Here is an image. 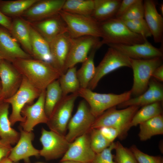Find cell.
<instances>
[{"instance_id":"6da1fadb","label":"cell","mask_w":163,"mask_h":163,"mask_svg":"<svg viewBox=\"0 0 163 163\" xmlns=\"http://www.w3.org/2000/svg\"><path fill=\"white\" fill-rule=\"evenodd\" d=\"M11 63L22 76L42 91L60 75L51 63L33 58L17 59Z\"/></svg>"},{"instance_id":"7a4b0ae2","label":"cell","mask_w":163,"mask_h":163,"mask_svg":"<svg viewBox=\"0 0 163 163\" xmlns=\"http://www.w3.org/2000/svg\"><path fill=\"white\" fill-rule=\"evenodd\" d=\"M99 23L103 45H132L143 43L147 39L132 32L119 18L114 17Z\"/></svg>"},{"instance_id":"3957f363","label":"cell","mask_w":163,"mask_h":163,"mask_svg":"<svg viewBox=\"0 0 163 163\" xmlns=\"http://www.w3.org/2000/svg\"><path fill=\"white\" fill-rule=\"evenodd\" d=\"M139 108L136 106L120 110L117 109L116 106L111 108L96 118L91 128L99 129L103 126L114 128L119 132V138L123 139L130 129L131 120Z\"/></svg>"},{"instance_id":"277c9868","label":"cell","mask_w":163,"mask_h":163,"mask_svg":"<svg viewBox=\"0 0 163 163\" xmlns=\"http://www.w3.org/2000/svg\"><path fill=\"white\" fill-rule=\"evenodd\" d=\"M77 93L87 103L91 112L96 118L107 110L129 100L132 95L130 90L120 94H101L88 88H80Z\"/></svg>"},{"instance_id":"5b68a950","label":"cell","mask_w":163,"mask_h":163,"mask_svg":"<svg viewBox=\"0 0 163 163\" xmlns=\"http://www.w3.org/2000/svg\"><path fill=\"white\" fill-rule=\"evenodd\" d=\"M41 92L22 76L21 83L17 91L12 96L3 100L11 106L12 112L9 117L11 126L17 122L24 121L25 118L21 114L22 109L26 105L31 104L38 98Z\"/></svg>"},{"instance_id":"8992f818","label":"cell","mask_w":163,"mask_h":163,"mask_svg":"<svg viewBox=\"0 0 163 163\" xmlns=\"http://www.w3.org/2000/svg\"><path fill=\"white\" fill-rule=\"evenodd\" d=\"M129 59L133 76V84L130 91L131 95L136 97L147 90L153 72L163 64V57L145 59Z\"/></svg>"},{"instance_id":"52a82bcc","label":"cell","mask_w":163,"mask_h":163,"mask_svg":"<svg viewBox=\"0 0 163 163\" xmlns=\"http://www.w3.org/2000/svg\"><path fill=\"white\" fill-rule=\"evenodd\" d=\"M59 14L65 22L68 33L72 38L86 36L102 38L99 23L91 16L73 14L62 10Z\"/></svg>"},{"instance_id":"ba28073f","label":"cell","mask_w":163,"mask_h":163,"mask_svg":"<svg viewBox=\"0 0 163 163\" xmlns=\"http://www.w3.org/2000/svg\"><path fill=\"white\" fill-rule=\"evenodd\" d=\"M77 92L62 97L54 107L46 124L50 130L65 136Z\"/></svg>"},{"instance_id":"9c48e42d","label":"cell","mask_w":163,"mask_h":163,"mask_svg":"<svg viewBox=\"0 0 163 163\" xmlns=\"http://www.w3.org/2000/svg\"><path fill=\"white\" fill-rule=\"evenodd\" d=\"M96 118L86 102L84 100L81 101L68 123V132L65 136L67 140L72 142L78 137L89 133Z\"/></svg>"},{"instance_id":"30bf717a","label":"cell","mask_w":163,"mask_h":163,"mask_svg":"<svg viewBox=\"0 0 163 163\" xmlns=\"http://www.w3.org/2000/svg\"><path fill=\"white\" fill-rule=\"evenodd\" d=\"M124 67L131 68L129 58L114 48L109 47L103 59L96 67L95 75L87 88L92 91L103 77Z\"/></svg>"},{"instance_id":"8fae6325","label":"cell","mask_w":163,"mask_h":163,"mask_svg":"<svg viewBox=\"0 0 163 163\" xmlns=\"http://www.w3.org/2000/svg\"><path fill=\"white\" fill-rule=\"evenodd\" d=\"M40 141L42 145L40 150V156L46 160H51L62 158L68 149L71 143L65 136L53 131L41 129Z\"/></svg>"},{"instance_id":"7c38bea8","label":"cell","mask_w":163,"mask_h":163,"mask_svg":"<svg viewBox=\"0 0 163 163\" xmlns=\"http://www.w3.org/2000/svg\"><path fill=\"white\" fill-rule=\"evenodd\" d=\"M100 38L91 36L72 38L65 64V73L68 69L85 61L88 57L89 52L100 43Z\"/></svg>"},{"instance_id":"4fadbf2b","label":"cell","mask_w":163,"mask_h":163,"mask_svg":"<svg viewBox=\"0 0 163 163\" xmlns=\"http://www.w3.org/2000/svg\"><path fill=\"white\" fill-rule=\"evenodd\" d=\"M46 90L41 92L36 102L32 104L26 105L22 109L21 114L25 118L24 122L21 123V127L24 130L32 131L37 125L46 124L48 117L45 109Z\"/></svg>"},{"instance_id":"5bb4252c","label":"cell","mask_w":163,"mask_h":163,"mask_svg":"<svg viewBox=\"0 0 163 163\" xmlns=\"http://www.w3.org/2000/svg\"><path fill=\"white\" fill-rule=\"evenodd\" d=\"M65 0H38L22 14L28 22L40 21L59 14Z\"/></svg>"},{"instance_id":"9a60e30c","label":"cell","mask_w":163,"mask_h":163,"mask_svg":"<svg viewBox=\"0 0 163 163\" xmlns=\"http://www.w3.org/2000/svg\"><path fill=\"white\" fill-rule=\"evenodd\" d=\"M95 154L91 147L88 133L78 137L71 142L60 161L70 160L82 163H90Z\"/></svg>"},{"instance_id":"2e32d148","label":"cell","mask_w":163,"mask_h":163,"mask_svg":"<svg viewBox=\"0 0 163 163\" xmlns=\"http://www.w3.org/2000/svg\"><path fill=\"white\" fill-rule=\"evenodd\" d=\"M72 38L68 32L59 35L49 43L52 65L60 75L65 73V66Z\"/></svg>"},{"instance_id":"e0dca14e","label":"cell","mask_w":163,"mask_h":163,"mask_svg":"<svg viewBox=\"0 0 163 163\" xmlns=\"http://www.w3.org/2000/svg\"><path fill=\"white\" fill-rule=\"evenodd\" d=\"M20 136L16 145L12 147L8 158L14 163L23 160L26 163H30L29 158L40 156V150L32 144L34 135L32 131L28 132L20 127Z\"/></svg>"},{"instance_id":"ac0fdd59","label":"cell","mask_w":163,"mask_h":163,"mask_svg":"<svg viewBox=\"0 0 163 163\" xmlns=\"http://www.w3.org/2000/svg\"><path fill=\"white\" fill-rule=\"evenodd\" d=\"M107 45L132 59H145L163 56L162 49L154 46L147 39L143 43L132 45L109 44Z\"/></svg>"},{"instance_id":"d6986e66","label":"cell","mask_w":163,"mask_h":163,"mask_svg":"<svg viewBox=\"0 0 163 163\" xmlns=\"http://www.w3.org/2000/svg\"><path fill=\"white\" fill-rule=\"evenodd\" d=\"M0 78L4 100L17 91L21 83L22 76L12 64L3 59L0 60Z\"/></svg>"},{"instance_id":"ffe728a7","label":"cell","mask_w":163,"mask_h":163,"mask_svg":"<svg viewBox=\"0 0 163 163\" xmlns=\"http://www.w3.org/2000/svg\"><path fill=\"white\" fill-rule=\"evenodd\" d=\"M29 23L49 43L61 34L68 32L67 25L59 14L43 20Z\"/></svg>"},{"instance_id":"44dd1931","label":"cell","mask_w":163,"mask_h":163,"mask_svg":"<svg viewBox=\"0 0 163 163\" xmlns=\"http://www.w3.org/2000/svg\"><path fill=\"white\" fill-rule=\"evenodd\" d=\"M0 56L11 62L17 59L33 58L20 47L9 31L2 26H0Z\"/></svg>"},{"instance_id":"7402d4cb","label":"cell","mask_w":163,"mask_h":163,"mask_svg":"<svg viewBox=\"0 0 163 163\" xmlns=\"http://www.w3.org/2000/svg\"><path fill=\"white\" fill-rule=\"evenodd\" d=\"M163 100V85L152 77L145 92L138 96L130 98L117 106L120 108H123L132 106L140 107L156 102H162Z\"/></svg>"},{"instance_id":"603a6c76","label":"cell","mask_w":163,"mask_h":163,"mask_svg":"<svg viewBox=\"0 0 163 163\" xmlns=\"http://www.w3.org/2000/svg\"><path fill=\"white\" fill-rule=\"evenodd\" d=\"M145 19L156 43L163 42V18L158 12L155 2L153 0L143 1Z\"/></svg>"},{"instance_id":"cb8c5ba5","label":"cell","mask_w":163,"mask_h":163,"mask_svg":"<svg viewBox=\"0 0 163 163\" xmlns=\"http://www.w3.org/2000/svg\"><path fill=\"white\" fill-rule=\"evenodd\" d=\"M9 32L20 44L22 49L31 56L29 22L21 16L12 18L11 29Z\"/></svg>"},{"instance_id":"d4e9b609","label":"cell","mask_w":163,"mask_h":163,"mask_svg":"<svg viewBox=\"0 0 163 163\" xmlns=\"http://www.w3.org/2000/svg\"><path fill=\"white\" fill-rule=\"evenodd\" d=\"M9 107V104L3 101L0 103V139L11 145L17 143L20 133L11 127Z\"/></svg>"},{"instance_id":"484cf974","label":"cell","mask_w":163,"mask_h":163,"mask_svg":"<svg viewBox=\"0 0 163 163\" xmlns=\"http://www.w3.org/2000/svg\"><path fill=\"white\" fill-rule=\"evenodd\" d=\"M30 32L31 56L34 59L51 63V56L49 43L30 25Z\"/></svg>"},{"instance_id":"4316f807","label":"cell","mask_w":163,"mask_h":163,"mask_svg":"<svg viewBox=\"0 0 163 163\" xmlns=\"http://www.w3.org/2000/svg\"><path fill=\"white\" fill-rule=\"evenodd\" d=\"M121 1L94 0V9L91 16L99 23L114 18Z\"/></svg>"},{"instance_id":"83f0119b","label":"cell","mask_w":163,"mask_h":163,"mask_svg":"<svg viewBox=\"0 0 163 163\" xmlns=\"http://www.w3.org/2000/svg\"><path fill=\"white\" fill-rule=\"evenodd\" d=\"M102 45L101 41L99 44L91 50L87 58L82 63L80 68L77 71V76L80 88H87L89 83L93 78L96 71L94 61L95 53L97 50Z\"/></svg>"},{"instance_id":"f1b7e54d","label":"cell","mask_w":163,"mask_h":163,"mask_svg":"<svg viewBox=\"0 0 163 163\" xmlns=\"http://www.w3.org/2000/svg\"><path fill=\"white\" fill-rule=\"evenodd\" d=\"M38 0H0V10L11 19L21 17L23 14Z\"/></svg>"},{"instance_id":"f546056e","label":"cell","mask_w":163,"mask_h":163,"mask_svg":"<svg viewBox=\"0 0 163 163\" xmlns=\"http://www.w3.org/2000/svg\"><path fill=\"white\" fill-rule=\"evenodd\" d=\"M138 136L141 141H145L154 136L163 134V116H156L139 124Z\"/></svg>"},{"instance_id":"4dcf8cb0","label":"cell","mask_w":163,"mask_h":163,"mask_svg":"<svg viewBox=\"0 0 163 163\" xmlns=\"http://www.w3.org/2000/svg\"><path fill=\"white\" fill-rule=\"evenodd\" d=\"M162 102H156L142 107L133 116L129 127L137 126L156 116L162 114Z\"/></svg>"},{"instance_id":"1f68e13d","label":"cell","mask_w":163,"mask_h":163,"mask_svg":"<svg viewBox=\"0 0 163 163\" xmlns=\"http://www.w3.org/2000/svg\"><path fill=\"white\" fill-rule=\"evenodd\" d=\"M75 66L68 69L58 79L62 92V97L69 93L77 92L80 88Z\"/></svg>"},{"instance_id":"d6a6232c","label":"cell","mask_w":163,"mask_h":163,"mask_svg":"<svg viewBox=\"0 0 163 163\" xmlns=\"http://www.w3.org/2000/svg\"><path fill=\"white\" fill-rule=\"evenodd\" d=\"M62 97V92L58 79L48 85L46 89L45 109L48 118L54 107Z\"/></svg>"},{"instance_id":"836d02e7","label":"cell","mask_w":163,"mask_h":163,"mask_svg":"<svg viewBox=\"0 0 163 163\" xmlns=\"http://www.w3.org/2000/svg\"><path fill=\"white\" fill-rule=\"evenodd\" d=\"M94 7V0H65L62 10L73 14L91 16Z\"/></svg>"},{"instance_id":"e575fe53","label":"cell","mask_w":163,"mask_h":163,"mask_svg":"<svg viewBox=\"0 0 163 163\" xmlns=\"http://www.w3.org/2000/svg\"><path fill=\"white\" fill-rule=\"evenodd\" d=\"M89 133L91 147L95 154L102 152L112 143L104 137L98 129L91 128Z\"/></svg>"},{"instance_id":"d590c367","label":"cell","mask_w":163,"mask_h":163,"mask_svg":"<svg viewBox=\"0 0 163 163\" xmlns=\"http://www.w3.org/2000/svg\"><path fill=\"white\" fill-rule=\"evenodd\" d=\"M115 143L114 160L116 163H138L129 149L124 147L119 141Z\"/></svg>"},{"instance_id":"8d00e7d4","label":"cell","mask_w":163,"mask_h":163,"mask_svg":"<svg viewBox=\"0 0 163 163\" xmlns=\"http://www.w3.org/2000/svg\"><path fill=\"white\" fill-rule=\"evenodd\" d=\"M123 21L129 30L133 33L146 39L152 36L144 18Z\"/></svg>"},{"instance_id":"74e56055","label":"cell","mask_w":163,"mask_h":163,"mask_svg":"<svg viewBox=\"0 0 163 163\" xmlns=\"http://www.w3.org/2000/svg\"><path fill=\"white\" fill-rule=\"evenodd\" d=\"M143 1L137 0L119 19L123 21L144 18Z\"/></svg>"},{"instance_id":"f35d334b","label":"cell","mask_w":163,"mask_h":163,"mask_svg":"<svg viewBox=\"0 0 163 163\" xmlns=\"http://www.w3.org/2000/svg\"><path fill=\"white\" fill-rule=\"evenodd\" d=\"M129 149L138 163H163L161 156L149 155L141 151L135 145H133Z\"/></svg>"},{"instance_id":"ab89813d","label":"cell","mask_w":163,"mask_h":163,"mask_svg":"<svg viewBox=\"0 0 163 163\" xmlns=\"http://www.w3.org/2000/svg\"><path fill=\"white\" fill-rule=\"evenodd\" d=\"M115 146V142H112L109 147L102 152L96 154L94 159L90 163H116L114 160V155L112 153Z\"/></svg>"},{"instance_id":"60d3db41","label":"cell","mask_w":163,"mask_h":163,"mask_svg":"<svg viewBox=\"0 0 163 163\" xmlns=\"http://www.w3.org/2000/svg\"><path fill=\"white\" fill-rule=\"evenodd\" d=\"M104 137L109 142L112 143L117 137L119 138V133L116 129L111 127L103 126L98 129Z\"/></svg>"},{"instance_id":"b9f144b4","label":"cell","mask_w":163,"mask_h":163,"mask_svg":"<svg viewBox=\"0 0 163 163\" xmlns=\"http://www.w3.org/2000/svg\"><path fill=\"white\" fill-rule=\"evenodd\" d=\"M137 0H123L118 7L115 17L120 18L128 10Z\"/></svg>"},{"instance_id":"7bdbcfd3","label":"cell","mask_w":163,"mask_h":163,"mask_svg":"<svg viewBox=\"0 0 163 163\" xmlns=\"http://www.w3.org/2000/svg\"><path fill=\"white\" fill-rule=\"evenodd\" d=\"M12 148L11 145L0 139V162L3 159L8 157Z\"/></svg>"},{"instance_id":"ee69618b","label":"cell","mask_w":163,"mask_h":163,"mask_svg":"<svg viewBox=\"0 0 163 163\" xmlns=\"http://www.w3.org/2000/svg\"><path fill=\"white\" fill-rule=\"evenodd\" d=\"M12 19L4 14L0 10V26L9 31L11 26Z\"/></svg>"},{"instance_id":"f6af8a7d","label":"cell","mask_w":163,"mask_h":163,"mask_svg":"<svg viewBox=\"0 0 163 163\" xmlns=\"http://www.w3.org/2000/svg\"><path fill=\"white\" fill-rule=\"evenodd\" d=\"M152 77L158 82L163 81V65L156 68L153 72Z\"/></svg>"},{"instance_id":"bcb514c9","label":"cell","mask_w":163,"mask_h":163,"mask_svg":"<svg viewBox=\"0 0 163 163\" xmlns=\"http://www.w3.org/2000/svg\"><path fill=\"white\" fill-rule=\"evenodd\" d=\"M0 163H14L8 157H6L3 159L0 162Z\"/></svg>"},{"instance_id":"7dc6e473","label":"cell","mask_w":163,"mask_h":163,"mask_svg":"<svg viewBox=\"0 0 163 163\" xmlns=\"http://www.w3.org/2000/svg\"><path fill=\"white\" fill-rule=\"evenodd\" d=\"M59 163H82L77 161H76L72 160H66L63 161H60Z\"/></svg>"},{"instance_id":"c3c4849f","label":"cell","mask_w":163,"mask_h":163,"mask_svg":"<svg viewBox=\"0 0 163 163\" xmlns=\"http://www.w3.org/2000/svg\"><path fill=\"white\" fill-rule=\"evenodd\" d=\"M3 100H4V99L2 97V92L1 85V82H0V103L3 101Z\"/></svg>"},{"instance_id":"681fc988","label":"cell","mask_w":163,"mask_h":163,"mask_svg":"<svg viewBox=\"0 0 163 163\" xmlns=\"http://www.w3.org/2000/svg\"><path fill=\"white\" fill-rule=\"evenodd\" d=\"M2 59H3L0 56V60H1Z\"/></svg>"},{"instance_id":"f907efd6","label":"cell","mask_w":163,"mask_h":163,"mask_svg":"<svg viewBox=\"0 0 163 163\" xmlns=\"http://www.w3.org/2000/svg\"><path fill=\"white\" fill-rule=\"evenodd\" d=\"M36 163H45L41 162H37Z\"/></svg>"},{"instance_id":"816d5d0a","label":"cell","mask_w":163,"mask_h":163,"mask_svg":"<svg viewBox=\"0 0 163 163\" xmlns=\"http://www.w3.org/2000/svg\"><path fill=\"white\" fill-rule=\"evenodd\" d=\"M0 103H1V102H0Z\"/></svg>"}]
</instances>
